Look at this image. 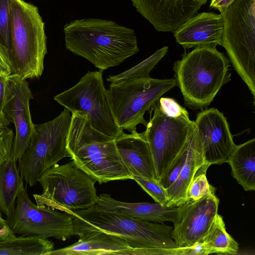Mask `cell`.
I'll return each mask as SVG.
<instances>
[{
	"mask_svg": "<svg viewBox=\"0 0 255 255\" xmlns=\"http://www.w3.org/2000/svg\"><path fill=\"white\" fill-rule=\"evenodd\" d=\"M197 0L201 2L203 5L205 4L207 1V0Z\"/></svg>",
	"mask_w": 255,
	"mask_h": 255,
	"instance_id": "cell-38",
	"label": "cell"
},
{
	"mask_svg": "<svg viewBox=\"0 0 255 255\" xmlns=\"http://www.w3.org/2000/svg\"><path fill=\"white\" fill-rule=\"evenodd\" d=\"M158 104L161 111L168 116L180 117L189 115L187 110L173 99L161 97Z\"/></svg>",
	"mask_w": 255,
	"mask_h": 255,
	"instance_id": "cell-31",
	"label": "cell"
},
{
	"mask_svg": "<svg viewBox=\"0 0 255 255\" xmlns=\"http://www.w3.org/2000/svg\"><path fill=\"white\" fill-rule=\"evenodd\" d=\"M115 140L119 153L132 178L139 176L158 181L150 149L143 132H124Z\"/></svg>",
	"mask_w": 255,
	"mask_h": 255,
	"instance_id": "cell-18",
	"label": "cell"
},
{
	"mask_svg": "<svg viewBox=\"0 0 255 255\" xmlns=\"http://www.w3.org/2000/svg\"><path fill=\"white\" fill-rule=\"evenodd\" d=\"M115 139L93 128L86 114H72L67 143L69 157L100 184L132 179L119 153Z\"/></svg>",
	"mask_w": 255,
	"mask_h": 255,
	"instance_id": "cell-3",
	"label": "cell"
},
{
	"mask_svg": "<svg viewBox=\"0 0 255 255\" xmlns=\"http://www.w3.org/2000/svg\"><path fill=\"white\" fill-rule=\"evenodd\" d=\"M209 252L203 242L198 243L188 247L187 255H206Z\"/></svg>",
	"mask_w": 255,
	"mask_h": 255,
	"instance_id": "cell-34",
	"label": "cell"
},
{
	"mask_svg": "<svg viewBox=\"0 0 255 255\" xmlns=\"http://www.w3.org/2000/svg\"><path fill=\"white\" fill-rule=\"evenodd\" d=\"M235 0H211L210 7L222 13Z\"/></svg>",
	"mask_w": 255,
	"mask_h": 255,
	"instance_id": "cell-35",
	"label": "cell"
},
{
	"mask_svg": "<svg viewBox=\"0 0 255 255\" xmlns=\"http://www.w3.org/2000/svg\"><path fill=\"white\" fill-rule=\"evenodd\" d=\"M14 137L12 129L8 127L0 129V165L11 156Z\"/></svg>",
	"mask_w": 255,
	"mask_h": 255,
	"instance_id": "cell-30",
	"label": "cell"
},
{
	"mask_svg": "<svg viewBox=\"0 0 255 255\" xmlns=\"http://www.w3.org/2000/svg\"><path fill=\"white\" fill-rule=\"evenodd\" d=\"M134 180L156 203L166 206L168 198L166 190L156 180L139 176H133Z\"/></svg>",
	"mask_w": 255,
	"mask_h": 255,
	"instance_id": "cell-28",
	"label": "cell"
},
{
	"mask_svg": "<svg viewBox=\"0 0 255 255\" xmlns=\"http://www.w3.org/2000/svg\"><path fill=\"white\" fill-rule=\"evenodd\" d=\"M229 61L215 47L195 48L175 62L177 86L190 108L207 107L221 88L231 80Z\"/></svg>",
	"mask_w": 255,
	"mask_h": 255,
	"instance_id": "cell-4",
	"label": "cell"
},
{
	"mask_svg": "<svg viewBox=\"0 0 255 255\" xmlns=\"http://www.w3.org/2000/svg\"><path fill=\"white\" fill-rule=\"evenodd\" d=\"M221 14V45L255 98V0H235Z\"/></svg>",
	"mask_w": 255,
	"mask_h": 255,
	"instance_id": "cell-8",
	"label": "cell"
},
{
	"mask_svg": "<svg viewBox=\"0 0 255 255\" xmlns=\"http://www.w3.org/2000/svg\"><path fill=\"white\" fill-rule=\"evenodd\" d=\"M202 242L209 254L236 255L239 245L226 229L223 217L217 214Z\"/></svg>",
	"mask_w": 255,
	"mask_h": 255,
	"instance_id": "cell-25",
	"label": "cell"
},
{
	"mask_svg": "<svg viewBox=\"0 0 255 255\" xmlns=\"http://www.w3.org/2000/svg\"><path fill=\"white\" fill-rule=\"evenodd\" d=\"M149 121L143 132L153 157L158 181L184 147L194 126L189 115L172 117L160 109L158 101L149 110Z\"/></svg>",
	"mask_w": 255,
	"mask_h": 255,
	"instance_id": "cell-12",
	"label": "cell"
},
{
	"mask_svg": "<svg viewBox=\"0 0 255 255\" xmlns=\"http://www.w3.org/2000/svg\"><path fill=\"white\" fill-rule=\"evenodd\" d=\"M210 166L204 164L198 170L188 188L187 200H198L215 191L206 177V171Z\"/></svg>",
	"mask_w": 255,
	"mask_h": 255,
	"instance_id": "cell-27",
	"label": "cell"
},
{
	"mask_svg": "<svg viewBox=\"0 0 255 255\" xmlns=\"http://www.w3.org/2000/svg\"><path fill=\"white\" fill-rule=\"evenodd\" d=\"M54 99L71 114H86L91 126L107 135L116 138L124 132L113 116L101 70L89 71L77 84Z\"/></svg>",
	"mask_w": 255,
	"mask_h": 255,
	"instance_id": "cell-10",
	"label": "cell"
},
{
	"mask_svg": "<svg viewBox=\"0 0 255 255\" xmlns=\"http://www.w3.org/2000/svg\"><path fill=\"white\" fill-rule=\"evenodd\" d=\"M64 33L66 49L102 71L139 51L134 31L110 20H74L64 26Z\"/></svg>",
	"mask_w": 255,
	"mask_h": 255,
	"instance_id": "cell-1",
	"label": "cell"
},
{
	"mask_svg": "<svg viewBox=\"0 0 255 255\" xmlns=\"http://www.w3.org/2000/svg\"><path fill=\"white\" fill-rule=\"evenodd\" d=\"M10 122L4 112L0 113V129L8 127Z\"/></svg>",
	"mask_w": 255,
	"mask_h": 255,
	"instance_id": "cell-37",
	"label": "cell"
},
{
	"mask_svg": "<svg viewBox=\"0 0 255 255\" xmlns=\"http://www.w3.org/2000/svg\"><path fill=\"white\" fill-rule=\"evenodd\" d=\"M194 127L205 164L210 166L227 162L237 145L224 114L214 108L202 110L197 115Z\"/></svg>",
	"mask_w": 255,
	"mask_h": 255,
	"instance_id": "cell-15",
	"label": "cell"
},
{
	"mask_svg": "<svg viewBox=\"0 0 255 255\" xmlns=\"http://www.w3.org/2000/svg\"><path fill=\"white\" fill-rule=\"evenodd\" d=\"M54 250L51 241L39 237L20 236L0 241V255H47Z\"/></svg>",
	"mask_w": 255,
	"mask_h": 255,
	"instance_id": "cell-24",
	"label": "cell"
},
{
	"mask_svg": "<svg viewBox=\"0 0 255 255\" xmlns=\"http://www.w3.org/2000/svg\"><path fill=\"white\" fill-rule=\"evenodd\" d=\"M12 73L8 49L0 41V75L8 76Z\"/></svg>",
	"mask_w": 255,
	"mask_h": 255,
	"instance_id": "cell-32",
	"label": "cell"
},
{
	"mask_svg": "<svg viewBox=\"0 0 255 255\" xmlns=\"http://www.w3.org/2000/svg\"><path fill=\"white\" fill-rule=\"evenodd\" d=\"M15 237H16L15 234L6 223L5 219H3L1 213L0 212V241Z\"/></svg>",
	"mask_w": 255,
	"mask_h": 255,
	"instance_id": "cell-33",
	"label": "cell"
},
{
	"mask_svg": "<svg viewBox=\"0 0 255 255\" xmlns=\"http://www.w3.org/2000/svg\"><path fill=\"white\" fill-rule=\"evenodd\" d=\"M7 76L0 75V113H3L6 78Z\"/></svg>",
	"mask_w": 255,
	"mask_h": 255,
	"instance_id": "cell-36",
	"label": "cell"
},
{
	"mask_svg": "<svg viewBox=\"0 0 255 255\" xmlns=\"http://www.w3.org/2000/svg\"><path fill=\"white\" fill-rule=\"evenodd\" d=\"M95 206L99 210L119 212L138 220L157 223H173L179 208L158 203L125 202L117 200L106 193L98 196Z\"/></svg>",
	"mask_w": 255,
	"mask_h": 255,
	"instance_id": "cell-20",
	"label": "cell"
},
{
	"mask_svg": "<svg viewBox=\"0 0 255 255\" xmlns=\"http://www.w3.org/2000/svg\"><path fill=\"white\" fill-rule=\"evenodd\" d=\"M219 204L214 191L198 200H187L179 206L172 232L177 247H190L202 242L218 214Z\"/></svg>",
	"mask_w": 255,
	"mask_h": 255,
	"instance_id": "cell-14",
	"label": "cell"
},
{
	"mask_svg": "<svg viewBox=\"0 0 255 255\" xmlns=\"http://www.w3.org/2000/svg\"><path fill=\"white\" fill-rule=\"evenodd\" d=\"M8 51L13 75L24 80L42 75L47 53L45 24L37 6L24 0H11Z\"/></svg>",
	"mask_w": 255,
	"mask_h": 255,
	"instance_id": "cell-5",
	"label": "cell"
},
{
	"mask_svg": "<svg viewBox=\"0 0 255 255\" xmlns=\"http://www.w3.org/2000/svg\"><path fill=\"white\" fill-rule=\"evenodd\" d=\"M11 0H0V41L7 48L10 41Z\"/></svg>",
	"mask_w": 255,
	"mask_h": 255,
	"instance_id": "cell-29",
	"label": "cell"
},
{
	"mask_svg": "<svg viewBox=\"0 0 255 255\" xmlns=\"http://www.w3.org/2000/svg\"><path fill=\"white\" fill-rule=\"evenodd\" d=\"M32 98L26 80L13 74L7 77L3 111L15 127L11 156L17 161L29 147L35 130L29 109Z\"/></svg>",
	"mask_w": 255,
	"mask_h": 255,
	"instance_id": "cell-13",
	"label": "cell"
},
{
	"mask_svg": "<svg viewBox=\"0 0 255 255\" xmlns=\"http://www.w3.org/2000/svg\"><path fill=\"white\" fill-rule=\"evenodd\" d=\"M227 163L232 174L246 191L255 190V139L236 145Z\"/></svg>",
	"mask_w": 255,
	"mask_h": 255,
	"instance_id": "cell-22",
	"label": "cell"
},
{
	"mask_svg": "<svg viewBox=\"0 0 255 255\" xmlns=\"http://www.w3.org/2000/svg\"><path fill=\"white\" fill-rule=\"evenodd\" d=\"M38 182L42 192L33 196L39 206L68 213L91 208L98 199L95 187L96 181L73 160L53 165L42 173Z\"/></svg>",
	"mask_w": 255,
	"mask_h": 255,
	"instance_id": "cell-6",
	"label": "cell"
},
{
	"mask_svg": "<svg viewBox=\"0 0 255 255\" xmlns=\"http://www.w3.org/2000/svg\"><path fill=\"white\" fill-rule=\"evenodd\" d=\"M16 162L11 156L0 165V212L6 216L14 210L17 195L24 186Z\"/></svg>",
	"mask_w": 255,
	"mask_h": 255,
	"instance_id": "cell-23",
	"label": "cell"
},
{
	"mask_svg": "<svg viewBox=\"0 0 255 255\" xmlns=\"http://www.w3.org/2000/svg\"><path fill=\"white\" fill-rule=\"evenodd\" d=\"M168 49L167 46H164L157 50L150 57L131 68L118 75L109 76L107 81L112 83L129 78L148 77L150 72L167 53Z\"/></svg>",
	"mask_w": 255,
	"mask_h": 255,
	"instance_id": "cell-26",
	"label": "cell"
},
{
	"mask_svg": "<svg viewBox=\"0 0 255 255\" xmlns=\"http://www.w3.org/2000/svg\"><path fill=\"white\" fill-rule=\"evenodd\" d=\"M71 113L65 108L52 120L34 125L29 146L18 161L20 173L26 185H35L43 172L69 157L67 143Z\"/></svg>",
	"mask_w": 255,
	"mask_h": 255,
	"instance_id": "cell-9",
	"label": "cell"
},
{
	"mask_svg": "<svg viewBox=\"0 0 255 255\" xmlns=\"http://www.w3.org/2000/svg\"><path fill=\"white\" fill-rule=\"evenodd\" d=\"M176 86L175 78L159 79L149 76L111 83L106 94L116 123L130 133L135 131L139 124L146 126L145 112L164 94Z\"/></svg>",
	"mask_w": 255,
	"mask_h": 255,
	"instance_id": "cell-7",
	"label": "cell"
},
{
	"mask_svg": "<svg viewBox=\"0 0 255 255\" xmlns=\"http://www.w3.org/2000/svg\"><path fill=\"white\" fill-rule=\"evenodd\" d=\"M79 238L73 244L47 255H142L126 240L102 231H93Z\"/></svg>",
	"mask_w": 255,
	"mask_h": 255,
	"instance_id": "cell-19",
	"label": "cell"
},
{
	"mask_svg": "<svg viewBox=\"0 0 255 255\" xmlns=\"http://www.w3.org/2000/svg\"><path fill=\"white\" fill-rule=\"evenodd\" d=\"M224 19L221 13L197 14L174 30L176 42L184 49L222 44Z\"/></svg>",
	"mask_w": 255,
	"mask_h": 255,
	"instance_id": "cell-17",
	"label": "cell"
},
{
	"mask_svg": "<svg viewBox=\"0 0 255 255\" xmlns=\"http://www.w3.org/2000/svg\"><path fill=\"white\" fill-rule=\"evenodd\" d=\"M5 221L14 234L53 238L65 241L74 235L73 216L34 204L24 187L20 190L13 211Z\"/></svg>",
	"mask_w": 255,
	"mask_h": 255,
	"instance_id": "cell-11",
	"label": "cell"
},
{
	"mask_svg": "<svg viewBox=\"0 0 255 255\" xmlns=\"http://www.w3.org/2000/svg\"><path fill=\"white\" fill-rule=\"evenodd\" d=\"M143 17L161 32L174 31L195 16L201 6L197 0H130Z\"/></svg>",
	"mask_w": 255,
	"mask_h": 255,
	"instance_id": "cell-16",
	"label": "cell"
},
{
	"mask_svg": "<svg viewBox=\"0 0 255 255\" xmlns=\"http://www.w3.org/2000/svg\"><path fill=\"white\" fill-rule=\"evenodd\" d=\"M186 160L175 181L166 189L167 206L178 207L187 200L188 187L198 170L205 164L201 144L194 129L192 128L187 141Z\"/></svg>",
	"mask_w": 255,
	"mask_h": 255,
	"instance_id": "cell-21",
	"label": "cell"
},
{
	"mask_svg": "<svg viewBox=\"0 0 255 255\" xmlns=\"http://www.w3.org/2000/svg\"><path fill=\"white\" fill-rule=\"evenodd\" d=\"M74 235L79 237L93 231H102L127 241L142 255H171L178 248L172 237L173 227L163 223L138 220L126 214L97 209L70 211Z\"/></svg>",
	"mask_w": 255,
	"mask_h": 255,
	"instance_id": "cell-2",
	"label": "cell"
}]
</instances>
